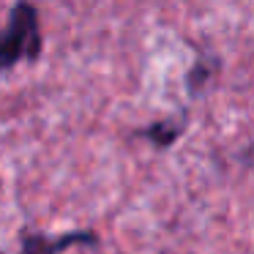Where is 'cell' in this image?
Masks as SVG:
<instances>
[{
    "mask_svg": "<svg viewBox=\"0 0 254 254\" xmlns=\"http://www.w3.org/2000/svg\"><path fill=\"white\" fill-rule=\"evenodd\" d=\"M210 74H213V66H208V63H202V61L194 63V68L189 71V77H186L189 90H191V93H194V90H199V88H202V85L210 79Z\"/></svg>",
    "mask_w": 254,
    "mask_h": 254,
    "instance_id": "cell-3",
    "label": "cell"
},
{
    "mask_svg": "<svg viewBox=\"0 0 254 254\" xmlns=\"http://www.w3.org/2000/svg\"><path fill=\"white\" fill-rule=\"evenodd\" d=\"M44 50L39 28V11L28 0H17V6L8 14V25L0 30V68L8 71L19 61L36 63Z\"/></svg>",
    "mask_w": 254,
    "mask_h": 254,
    "instance_id": "cell-1",
    "label": "cell"
},
{
    "mask_svg": "<svg viewBox=\"0 0 254 254\" xmlns=\"http://www.w3.org/2000/svg\"><path fill=\"white\" fill-rule=\"evenodd\" d=\"M181 131H183V121H178V123L175 121H159V123L145 128L142 137H148L156 148H170V145L181 137Z\"/></svg>",
    "mask_w": 254,
    "mask_h": 254,
    "instance_id": "cell-2",
    "label": "cell"
}]
</instances>
